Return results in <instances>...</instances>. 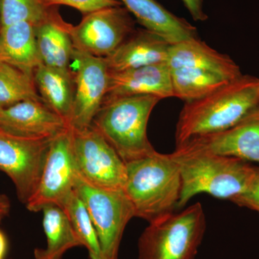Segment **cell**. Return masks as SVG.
<instances>
[{
	"label": "cell",
	"mask_w": 259,
	"mask_h": 259,
	"mask_svg": "<svg viewBox=\"0 0 259 259\" xmlns=\"http://www.w3.org/2000/svg\"><path fill=\"white\" fill-rule=\"evenodd\" d=\"M258 108L259 79L243 74L206 96L185 102L177 124V146L231 128Z\"/></svg>",
	"instance_id": "obj_1"
},
{
	"label": "cell",
	"mask_w": 259,
	"mask_h": 259,
	"mask_svg": "<svg viewBox=\"0 0 259 259\" xmlns=\"http://www.w3.org/2000/svg\"><path fill=\"white\" fill-rule=\"evenodd\" d=\"M170 154L178 165L182 180L177 208L200 193L231 200L246 190L254 170L248 161L205 151L176 148Z\"/></svg>",
	"instance_id": "obj_2"
},
{
	"label": "cell",
	"mask_w": 259,
	"mask_h": 259,
	"mask_svg": "<svg viewBox=\"0 0 259 259\" xmlns=\"http://www.w3.org/2000/svg\"><path fill=\"white\" fill-rule=\"evenodd\" d=\"M124 192L135 217L151 223L174 212L180 201L182 180L171 154H153L125 163Z\"/></svg>",
	"instance_id": "obj_3"
},
{
	"label": "cell",
	"mask_w": 259,
	"mask_h": 259,
	"mask_svg": "<svg viewBox=\"0 0 259 259\" xmlns=\"http://www.w3.org/2000/svg\"><path fill=\"white\" fill-rule=\"evenodd\" d=\"M159 97L132 95L105 100L92 125L125 163L156 152L148 139L147 125Z\"/></svg>",
	"instance_id": "obj_4"
},
{
	"label": "cell",
	"mask_w": 259,
	"mask_h": 259,
	"mask_svg": "<svg viewBox=\"0 0 259 259\" xmlns=\"http://www.w3.org/2000/svg\"><path fill=\"white\" fill-rule=\"evenodd\" d=\"M205 215L200 203L160 218L138 241L139 259H194L203 240Z\"/></svg>",
	"instance_id": "obj_5"
},
{
	"label": "cell",
	"mask_w": 259,
	"mask_h": 259,
	"mask_svg": "<svg viewBox=\"0 0 259 259\" xmlns=\"http://www.w3.org/2000/svg\"><path fill=\"white\" fill-rule=\"evenodd\" d=\"M74 191L83 201L96 229L102 259H117L122 235L135 218L132 204L124 190L97 188L75 175Z\"/></svg>",
	"instance_id": "obj_6"
},
{
	"label": "cell",
	"mask_w": 259,
	"mask_h": 259,
	"mask_svg": "<svg viewBox=\"0 0 259 259\" xmlns=\"http://www.w3.org/2000/svg\"><path fill=\"white\" fill-rule=\"evenodd\" d=\"M71 129L73 158L78 175L97 188L123 190L126 165L115 150L93 125Z\"/></svg>",
	"instance_id": "obj_7"
},
{
	"label": "cell",
	"mask_w": 259,
	"mask_h": 259,
	"mask_svg": "<svg viewBox=\"0 0 259 259\" xmlns=\"http://www.w3.org/2000/svg\"><path fill=\"white\" fill-rule=\"evenodd\" d=\"M53 139H35L0 129V170L13 181L19 200L26 204L36 190Z\"/></svg>",
	"instance_id": "obj_8"
},
{
	"label": "cell",
	"mask_w": 259,
	"mask_h": 259,
	"mask_svg": "<svg viewBox=\"0 0 259 259\" xmlns=\"http://www.w3.org/2000/svg\"><path fill=\"white\" fill-rule=\"evenodd\" d=\"M135 29V22L125 7H112L84 15L70 35L75 50L106 58L118 48Z\"/></svg>",
	"instance_id": "obj_9"
},
{
	"label": "cell",
	"mask_w": 259,
	"mask_h": 259,
	"mask_svg": "<svg viewBox=\"0 0 259 259\" xmlns=\"http://www.w3.org/2000/svg\"><path fill=\"white\" fill-rule=\"evenodd\" d=\"M76 170L73 158L71 127L51 141L40 182L26 207L30 212L56 205L62 208L74 191Z\"/></svg>",
	"instance_id": "obj_10"
},
{
	"label": "cell",
	"mask_w": 259,
	"mask_h": 259,
	"mask_svg": "<svg viewBox=\"0 0 259 259\" xmlns=\"http://www.w3.org/2000/svg\"><path fill=\"white\" fill-rule=\"evenodd\" d=\"M76 63L74 98L69 126L74 129L90 127L101 108L108 90L110 70L105 58L75 50Z\"/></svg>",
	"instance_id": "obj_11"
},
{
	"label": "cell",
	"mask_w": 259,
	"mask_h": 259,
	"mask_svg": "<svg viewBox=\"0 0 259 259\" xmlns=\"http://www.w3.org/2000/svg\"><path fill=\"white\" fill-rule=\"evenodd\" d=\"M177 148L259 163V108L231 128L194 138Z\"/></svg>",
	"instance_id": "obj_12"
},
{
	"label": "cell",
	"mask_w": 259,
	"mask_h": 259,
	"mask_svg": "<svg viewBox=\"0 0 259 259\" xmlns=\"http://www.w3.org/2000/svg\"><path fill=\"white\" fill-rule=\"evenodd\" d=\"M70 126L42 100H25L0 109V129L23 137L54 139Z\"/></svg>",
	"instance_id": "obj_13"
},
{
	"label": "cell",
	"mask_w": 259,
	"mask_h": 259,
	"mask_svg": "<svg viewBox=\"0 0 259 259\" xmlns=\"http://www.w3.org/2000/svg\"><path fill=\"white\" fill-rule=\"evenodd\" d=\"M153 95L162 99L175 97L171 71L167 62L142 66L120 72H110L105 100L132 95Z\"/></svg>",
	"instance_id": "obj_14"
},
{
	"label": "cell",
	"mask_w": 259,
	"mask_h": 259,
	"mask_svg": "<svg viewBox=\"0 0 259 259\" xmlns=\"http://www.w3.org/2000/svg\"><path fill=\"white\" fill-rule=\"evenodd\" d=\"M170 46L155 32L136 29L105 59L110 72H120L167 62Z\"/></svg>",
	"instance_id": "obj_15"
},
{
	"label": "cell",
	"mask_w": 259,
	"mask_h": 259,
	"mask_svg": "<svg viewBox=\"0 0 259 259\" xmlns=\"http://www.w3.org/2000/svg\"><path fill=\"white\" fill-rule=\"evenodd\" d=\"M146 30L163 37L170 45L196 38L197 28L179 18L156 0H119Z\"/></svg>",
	"instance_id": "obj_16"
},
{
	"label": "cell",
	"mask_w": 259,
	"mask_h": 259,
	"mask_svg": "<svg viewBox=\"0 0 259 259\" xmlns=\"http://www.w3.org/2000/svg\"><path fill=\"white\" fill-rule=\"evenodd\" d=\"M167 64L171 69L197 67L212 70L231 81L243 75L239 66L229 56L214 50L198 37L170 46Z\"/></svg>",
	"instance_id": "obj_17"
},
{
	"label": "cell",
	"mask_w": 259,
	"mask_h": 259,
	"mask_svg": "<svg viewBox=\"0 0 259 259\" xmlns=\"http://www.w3.org/2000/svg\"><path fill=\"white\" fill-rule=\"evenodd\" d=\"M0 62L34 76L42 62L33 24L20 22L0 28Z\"/></svg>",
	"instance_id": "obj_18"
},
{
	"label": "cell",
	"mask_w": 259,
	"mask_h": 259,
	"mask_svg": "<svg viewBox=\"0 0 259 259\" xmlns=\"http://www.w3.org/2000/svg\"><path fill=\"white\" fill-rule=\"evenodd\" d=\"M71 24L59 13L35 25L37 49L42 64L60 69H70L74 48L70 35Z\"/></svg>",
	"instance_id": "obj_19"
},
{
	"label": "cell",
	"mask_w": 259,
	"mask_h": 259,
	"mask_svg": "<svg viewBox=\"0 0 259 259\" xmlns=\"http://www.w3.org/2000/svg\"><path fill=\"white\" fill-rule=\"evenodd\" d=\"M34 80L44 103L69 125L74 98V77L71 70L41 64L35 70Z\"/></svg>",
	"instance_id": "obj_20"
},
{
	"label": "cell",
	"mask_w": 259,
	"mask_h": 259,
	"mask_svg": "<svg viewBox=\"0 0 259 259\" xmlns=\"http://www.w3.org/2000/svg\"><path fill=\"white\" fill-rule=\"evenodd\" d=\"M42 212L47 244L45 248L34 250L33 259H61L68 250L82 246L64 209L49 205Z\"/></svg>",
	"instance_id": "obj_21"
},
{
	"label": "cell",
	"mask_w": 259,
	"mask_h": 259,
	"mask_svg": "<svg viewBox=\"0 0 259 259\" xmlns=\"http://www.w3.org/2000/svg\"><path fill=\"white\" fill-rule=\"evenodd\" d=\"M170 71L175 97L185 102L206 96L233 81L217 71L204 68L181 67Z\"/></svg>",
	"instance_id": "obj_22"
},
{
	"label": "cell",
	"mask_w": 259,
	"mask_h": 259,
	"mask_svg": "<svg viewBox=\"0 0 259 259\" xmlns=\"http://www.w3.org/2000/svg\"><path fill=\"white\" fill-rule=\"evenodd\" d=\"M25 100H42L34 76L0 62V109Z\"/></svg>",
	"instance_id": "obj_23"
},
{
	"label": "cell",
	"mask_w": 259,
	"mask_h": 259,
	"mask_svg": "<svg viewBox=\"0 0 259 259\" xmlns=\"http://www.w3.org/2000/svg\"><path fill=\"white\" fill-rule=\"evenodd\" d=\"M75 233L91 259H102L101 248L96 229L86 204L74 191L63 205Z\"/></svg>",
	"instance_id": "obj_24"
},
{
	"label": "cell",
	"mask_w": 259,
	"mask_h": 259,
	"mask_svg": "<svg viewBox=\"0 0 259 259\" xmlns=\"http://www.w3.org/2000/svg\"><path fill=\"white\" fill-rule=\"evenodd\" d=\"M57 13V7L47 8L40 0H0V28L20 22L37 25Z\"/></svg>",
	"instance_id": "obj_25"
},
{
	"label": "cell",
	"mask_w": 259,
	"mask_h": 259,
	"mask_svg": "<svg viewBox=\"0 0 259 259\" xmlns=\"http://www.w3.org/2000/svg\"><path fill=\"white\" fill-rule=\"evenodd\" d=\"M47 8L66 5L79 10L83 15L93 12L122 5L119 0H40Z\"/></svg>",
	"instance_id": "obj_26"
},
{
	"label": "cell",
	"mask_w": 259,
	"mask_h": 259,
	"mask_svg": "<svg viewBox=\"0 0 259 259\" xmlns=\"http://www.w3.org/2000/svg\"><path fill=\"white\" fill-rule=\"evenodd\" d=\"M231 201L240 207L259 212V166H254L253 176L246 190Z\"/></svg>",
	"instance_id": "obj_27"
},
{
	"label": "cell",
	"mask_w": 259,
	"mask_h": 259,
	"mask_svg": "<svg viewBox=\"0 0 259 259\" xmlns=\"http://www.w3.org/2000/svg\"><path fill=\"white\" fill-rule=\"evenodd\" d=\"M195 21H205L208 17L204 12L203 0H182Z\"/></svg>",
	"instance_id": "obj_28"
},
{
	"label": "cell",
	"mask_w": 259,
	"mask_h": 259,
	"mask_svg": "<svg viewBox=\"0 0 259 259\" xmlns=\"http://www.w3.org/2000/svg\"><path fill=\"white\" fill-rule=\"evenodd\" d=\"M10 207L9 198L5 194H0V222L9 214Z\"/></svg>",
	"instance_id": "obj_29"
},
{
	"label": "cell",
	"mask_w": 259,
	"mask_h": 259,
	"mask_svg": "<svg viewBox=\"0 0 259 259\" xmlns=\"http://www.w3.org/2000/svg\"><path fill=\"white\" fill-rule=\"evenodd\" d=\"M7 249H8V242H7L6 237L4 233L0 231V259H5Z\"/></svg>",
	"instance_id": "obj_30"
}]
</instances>
